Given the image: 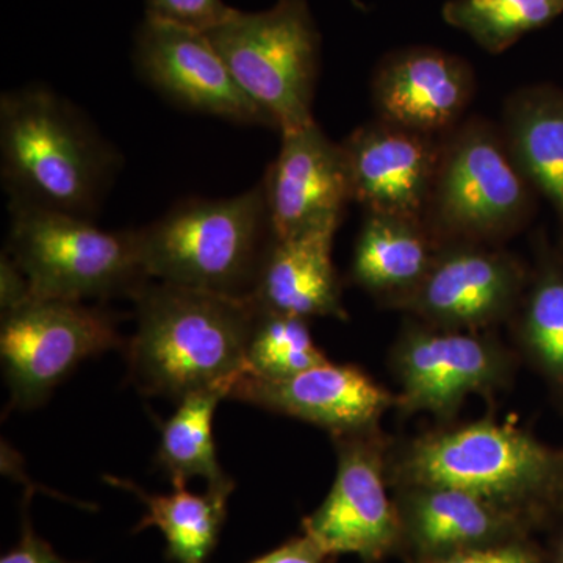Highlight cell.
Returning <instances> with one entry per match:
<instances>
[{
    "label": "cell",
    "mask_w": 563,
    "mask_h": 563,
    "mask_svg": "<svg viewBox=\"0 0 563 563\" xmlns=\"http://www.w3.org/2000/svg\"><path fill=\"white\" fill-rule=\"evenodd\" d=\"M390 488L446 485L479 496L529 529L563 510V450L493 417L391 439Z\"/></svg>",
    "instance_id": "obj_1"
},
{
    "label": "cell",
    "mask_w": 563,
    "mask_h": 563,
    "mask_svg": "<svg viewBox=\"0 0 563 563\" xmlns=\"http://www.w3.org/2000/svg\"><path fill=\"white\" fill-rule=\"evenodd\" d=\"M133 301L136 329L122 351L141 395L179 402L203 388L235 385L246 373L258 314L251 298L150 280Z\"/></svg>",
    "instance_id": "obj_2"
},
{
    "label": "cell",
    "mask_w": 563,
    "mask_h": 563,
    "mask_svg": "<svg viewBox=\"0 0 563 563\" xmlns=\"http://www.w3.org/2000/svg\"><path fill=\"white\" fill-rule=\"evenodd\" d=\"M0 165L9 202L95 218L120 154L80 110L46 87L0 99Z\"/></svg>",
    "instance_id": "obj_3"
},
{
    "label": "cell",
    "mask_w": 563,
    "mask_h": 563,
    "mask_svg": "<svg viewBox=\"0 0 563 563\" xmlns=\"http://www.w3.org/2000/svg\"><path fill=\"white\" fill-rule=\"evenodd\" d=\"M152 280L251 298L274 235L263 180L231 198L190 199L136 229Z\"/></svg>",
    "instance_id": "obj_4"
},
{
    "label": "cell",
    "mask_w": 563,
    "mask_h": 563,
    "mask_svg": "<svg viewBox=\"0 0 563 563\" xmlns=\"http://www.w3.org/2000/svg\"><path fill=\"white\" fill-rule=\"evenodd\" d=\"M7 254L27 277L32 298L85 302L129 296L152 280L136 229L103 231L90 218L9 202Z\"/></svg>",
    "instance_id": "obj_5"
},
{
    "label": "cell",
    "mask_w": 563,
    "mask_h": 563,
    "mask_svg": "<svg viewBox=\"0 0 563 563\" xmlns=\"http://www.w3.org/2000/svg\"><path fill=\"white\" fill-rule=\"evenodd\" d=\"M244 95L280 133L314 122L320 36L303 0L258 13L235 10L206 32Z\"/></svg>",
    "instance_id": "obj_6"
},
{
    "label": "cell",
    "mask_w": 563,
    "mask_h": 563,
    "mask_svg": "<svg viewBox=\"0 0 563 563\" xmlns=\"http://www.w3.org/2000/svg\"><path fill=\"white\" fill-rule=\"evenodd\" d=\"M517 358L488 331H453L420 321L404 325L390 350L399 385L396 410L450 424L470 396L492 399L509 388Z\"/></svg>",
    "instance_id": "obj_7"
},
{
    "label": "cell",
    "mask_w": 563,
    "mask_h": 563,
    "mask_svg": "<svg viewBox=\"0 0 563 563\" xmlns=\"http://www.w3.org/2000/svg\"><path fill=\"white\" fill-rule=\"evenodd\" d=\"M124 346L117 318L101 307L31 298L2 312L0 361L9 410L43 406L79 363Z\"/></svg>",
    "instance_id": "obj_8"
},
{
    "label": "cell",
    "mask_w": 563,
    "mask_h": 563,
    "mask_svg": "<svg viewBox=\"0 0 563 563\" xmlns=\"http://www.w3.org/2000/svg\"><path fill=\"white\" fill-rule=\"evenodd\" d=\"M335 479L321 506L303 518L309 536L331 561L355 555L365 563L399 553L401 526L387 479L391 437L380 426L331 437Z\"/></svg>",
    "instance_id": "obj_9"
},
{
    "label": "cell",
    "mask_w": 563,
    "mask_h": 563,
    "mask_svg": "<svg viewBox=\"0 0 563 563\" xmlns=\"http://www.w3.org/2000/svg\"><path fill=\"white\" fill-rule=\"evenodd\" d=\"M521 174L495 133L483 125L465 129L440 157L431 198L440 228L459 243L509 235L528 203Z\"/></svg>",
    "instance_id": "obj_10"
},
{
    "label": "cell",
    "mask_w": 563,
    "mask_h": 563,
    "mask_svg": "<svg viewBox=\"0 0 563 563\" xmlns=\"http://www.w3.org/2000/svg\"><path fill=\"white\" fill-rule=\"evenodd\" d=\"M520 263L484 244L443 246L417 288L396 309L453 331H488L517 312L523 291Z\"/></svg>",
    "instance_id": "obj_11"
},
{
    "label": "cell",
    "mask_w": 563,
    "mask_h": 563,
    "mask_svg": "<svg viewBox=\"0 0 563 563\" xmlns=\"http://www.w3.org/2000/svg\"><path fill=\"white\" fill-rule=\"evenodd\" d=\"M133 60L143 80L180 109L272 128L206 32L146 16L136 33Z\"/></svg>",
    "instance_id": "obj_12"
},
{
    "label": "cell",
    "mask_w": 563,
    "mask_h": 563,
    "mask_svg": "<svg viewBox=\"0 0 563 563\" xmlns=\"http://www.w3.org/2000/svg\"><path fill=\"white\" fill-rule=\"evenodd\" d=\"M229 398L317 426L329 435L377 428L398 395L361 366L331 361L280 379L243 373Z\"/></svg>",
    "instance_id": "obj_13"
},
{
    "label": "cell",
    "mask_w": 563,
    "mask_h": 563,
    "mask_svg": "<svg viewBox=\"0 0 563 563\" xmlns=\"http://www.w3.org/2000/svg\"><path fill=\"white\" fill-rule=\"evenodd\" d=\"M280 135L279 154L262 179L274 239L340 224L354 201L342 144L332 143L317 121Z\"/></svg>",
    "instance_id": "obj_14"
},
{
    "label": "cell",
    "mask_w": 563,
    "mask_h": 563,
    "mask_svg": "<svg viewBox=\"0 0 563 563\" xmlns=\"http://www.w3.org/2000/svg\"><path fill=\"white\" fill-rule=\"evenodd\" d=\"M342 147L352 198L368 214L422 220L442 157L431 135L383 121L357 129Z\"/></svg>",
    "instance_id": "obj_15"
},
{
    "label": "cell",
    "mask_w": 563,
    "mask_h": 563,
    "mask_svg": "<svg viewBox=\"0 0 563 563\" xmlns=\"http://www.w3.org/2000/svg\"><path fill=\"white\" fill-rule=\"evenodd\" d=\"M404 562L529 539L531 529L479 496L446 485L393 488Z\"/></svg>",
    "instance_id": "obj_16"
},
{
    "label": "cell",
    "mask_w": 563,
    "mask_h": 563,
    "mask_svg": "<svg viewBox=\"0 0 563 563\" xmlns=\"http://www.w3.org/2000/svg\"><path fill=\"white\" fill-rule=\"evenodd\" d=\"M472 92L468 66L432 49L395 55L373 84L374 102L384 121L424 135L453 124L468 106Z\"/></svg>",
    "instance_id": "obj_17"
},
{
    "label": "cell",
    "mask_w": 563,
    "mask_h": 563,
    "mask_svg": "<svg viewBox=\"0 0 563 563\" xmlns=\"http://www.w3.org/2000/svg\"><path fill=\"white\" fill-rule=\"evenodd\" d=\"M339 225H320L273 240L251 295L258 310L306 320H347L342 282L332 258Z\"/></svg>",
    "instance_id": "obj_18"
},
{
    "label": "cell",
    "mask_w": 563,
    "mask_h": 563,
    "mask_svg": "<svg viewBox=\"0 0 563 563\" xmlns=\"http://www.w3.org/2000/svg\"><path fill=\"white\" fill-rule=\"evenodd\" d=\"M442 247L421 221L368 214L355 243L352 280L396 309L424 279Z\"/></svg>",
    "instance_id": "obj_19"
},
{
    "label": "cell",
    "mask_w": 563,
    "mask_h": 563,
    "mask_svg": "<svg viewBox=\"0 0 563 563\" xmlns=\"http://www.w3.org/2000/svg\"><path fill=\"white\" fill-rule=\"evenodd\" d=\"M107 483L133 493L147 507L135 532L158 528L166 540V558L176 563H206L217 547L235 485L207 487L202 495L174 487L169 495H150L139 485L106 476Z\"/></svg>",
    "instance_id": "obj_20"
},
{
    "label": "cell",
    "mask_w": 563,
    "mask_h": 563,
    "mask_svg": "<svg viewBox=\"0 0 563 563\" xmlns=\"http://www.w3.org/2000/svg\"><path fill=\"white\" fill-rule=\"evenodd\" d=\"M233 385H217L190 393L177 402L173 417L161 424L155 463L173 487L201 477L209 487H231L235 481L222 470L213 440V417Z\"/></svg>",
    "instance_id": "obj_21"
},
{
    "label": "cell",
    "mask_w": 563,
    "mask_h": 563,
    "mask_svg": "<svg viewBox=\"0 0 563 563\" xmlns=\"http://www.w3.org/2000/svg\"><path fill=\"white\" fill-rule=\"evenodd\" d=\"M515 162L563 214V106L525 98L509 117Z\"/></svg>",
    "instance_id": "obj_22"
},
{
    "label": "cell",
    "mask_w": 563,
    "mask_h": 563,
    "mask_svg": "<svg viewBox=\"0 0 563 563\" xmlns=\"http://www.w3.org/2000/svg\"><path fill=\"white\" fill-rule=\"evenodd\" d=\"M562 13L563 0H451L443 9L448 24L492 54L509 49L525 33Z\"/></svg>",
    "instance_id": "obj_23"
},
{
    "label": "cell",
    "mask_w": 563,
    "mask_h": 563,
    "mask_svg": "<svg viewBox=\"0 0 563 563\" xmlns=\"http://www.w3.org/2000/svg\"><path fill=\"white\" fill-rule=\"evenodd\" d=\"M310 320L258 310L247 344L246 373L280 379L328 362L314 343Z\"/></svg>",
    "instance_id": "obj_24"
},
{
    "label": "cell",
    "mask_w": 563,
    "mask_h": 563,
    "mask_svg": "<svg viewBox=\"0 0 563 563\" xmlns=\"http://www.w3.org/2000/svg\"><path fill=\"white\" fill-rule=\"evenodd\" d=\"M520 351L551 383L563 387V279L540 280L517 321Z\"/></svg>",
    "instance_id": "obj_25"
},
{
    "label": "cell",
    "mask_w": 563,
    "mask_h": 563,
    "mask_svg": "<svg viewBox=\"0 0 563 563\" xmlns=\"http://www.w3.org/2000/svg\"><path fill=\"white\" fill-rule=\"evenodd\" d=\"M146 16L209 32L235 11L222 0H146Z\"/></svg>",
    "instance_id": "obj_26"
},
{
    "label": "cell",
    "mask_w": 563,
    "mask_h": 563,
    "mask_svg": "<svg viewBox=\"0 0 563 563\" xmlns=\"http://www.w3.org/2000/svg\"><path fill=\"white\" fill-rule=\"evenodd\" d=\"M406 563H544V555L531 539L474 548L443 558L409 561Z\"/></svg>",
    "instance_id": "obj_27"
},
{
    "label": "cell",
    "mask_w": 563,
    "mask_h": 563,
    "mask_svg": "<svg viewBox=\"0 0 563 563\" xmlns=\"http://www.w3.org/2000/svg\"><path fill=\"white\" fill-rule=\"evenodd\" d=\"M27 501L29 499L25 498V506L22 509L20 542H18L13 550H10L9 553L0 559V563H80L65 561V559H62L60 555L52 550L51 544L46 540L36 536L31 515H29Z\"/></svg>",
    "instance_id": "obj_28"
},
{
    "label": "cell",
    "mask_w": 563,
    "mask_h": 563,
    "mask_svg": "<svg viewBox=\"0 0 563 563\" xmlns=\"http://www.w3.org/2000/svg\"><path fill=\"white\" fill-rule=\"evenodd\" d=\"M31 298L32 292L27 277L21 272L16 262L3 251L2 258H0V307H2V312L14 309Z\"/></svg>",
    "instance_id": "obj_29"
},
{
    "label": "cell",
    "mask_w": 563,
    "mask_h": 563,
    "mask_svg": "<svg viewBox=\"0 0 563 563\" xmlns=\"http://www.w3.org/2000/svg\"><path fill=\"white\" fill-rule=\"evenodd\" d=\"M331 559L324 554V551L310 539L309 536L302 533L301 537L288 540L280 544L276 550L263 554L262 558L255 559L250 563H328Z\"/></svg>",
    "instance_id": "obj_30"
},
{
    "label": "cell",
    "mask_w": 563,
    "mask_h": 563,
    "mask_svg": "<svg viewBox=\"0 0 563 563\" xmlns=\"http://www.w3.org/2000/svg\"><path fill=\"white\" fill-rule=\"evenodd\" d=\"M550 563H563V532L559 537L558 542H555L553 558H551Z\"/></svg>",
    "instance_id": "obj_31"
}]
</instances>
